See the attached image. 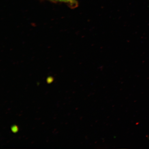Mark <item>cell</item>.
Here are the masks:
<instances>
[{
	"mask_svg": "<svg viewBox=\"0 0 149 149\" xmlns=\"http://www.w3.org/2000/svg\"><path fill=\"white\" fill-rule=\"evenodd\" d=\"M52 1L62 2L68 3L72 7H75L77 6V2L76 0H52Z\"/></svg>",
	"mask_w": 149,
	"mask_h": 149,
	"instance_id": "6da1fadb",
	"label": "cell"
},
{
	"mask_svg": "<svg viewBox=\"0 0 149 149\" xmlns=\"http://www.w3.org/2000/svg\"><path fill=\"white\" fill-rule=\"evenodd\" d=\"M12 131L14 132V133H16L18 131V127L16 126H14L12 127Z\"/></svg>",
	"mask_w": 149,
	"mask_h": 149,
	"instance_id": "7a4b0ae2",
	"label": "cell"
}]
</instances>
